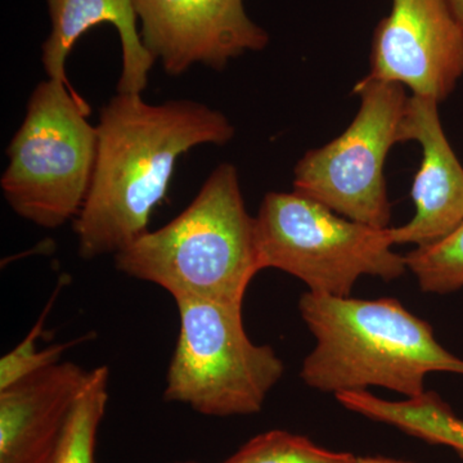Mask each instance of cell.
<instances>
[{
	"label": "cell",
	"instance_id": "obj_1",
	"mask_svg": "<svg viewBox=\"0 0 463 463\" xmlns=\"http://www.w3.org/2000/svg\"><path fill=\"white\" fill-rule=\"evenodd\" d=\"M96 128L93 181L72 222L85 260L115 257L149 231L182 155L199 146L227 145L236 134L223 112L203 103L152 105L142 94H116L100 109Z\"/></svg>",
	"mask_w": 463,
	"mask_h": 463
},
{
	"label": "cell",
	"instance_id": "obj_2",
	"mask_svg": "<svg viewBox=\"0 0 463 463\" xmlns=\"http://www.w3.org/2000/svg\"><path fill=\"white\" fill-rule=\"evenodd\" d=\"M298 309L316 339L300 371L309 388L336 395L380 386L416 398L426 392L429 373L463 374V359L444 349L431 326L395 298L307 291Z\"/></svg>",
	"mask_w": 463,
	"mask_h": 463
},
{
	"label": "cell",
	"instance_id": "obj_3",
	"mask_svg": "<svg viewBox=\"0 0 463 463\" xmlns=\"http://www.w3.org/2000/svg\"><path fill=\"white\" fill-rule=\"evenodd\" d=\"M115 265L118 272L165 289L175 301L243 306L260 267L255 218L246 209L237 167L219 164L181 214L116 254Z\"/></svg>",
	"mask_w": 463,
	"mask_h": 463
},
{
	"label": "cell",
	"instance_id": "obj_4",
	"mask_svg": "<svg viewBox=\"0 0 463 463\" xmlns=\"http://www.w3.org/2000/svg\"><path fill=\"white\" fill-rule=\"evenodd\" d=\"M90 108L71 85H36L23 124L7 148L0 188L9 207L30 223L57 230L80 213L97 158Z\"/></svg>",
	"mask_w": 463,
	"mask_h": 463
},
{
	"label": "cell",
	"instance_id": "obj_5",
	"mask_svg": "<svg viewBox=\"0 0 463 463\" xmlns=\"http://www.w3.org/2000/svg\"><path fill=\"white\" fill-rule=\"evenodd\" d=\"M254 218L260 270L291 274L307 291L349 297L362 276L392 281L407 270L390 227L350 221L298 192L265 194Z\"/></svg>",
	"mask_w": 463,
	"mask_h": 463
},
{
	"label": "cell",
	"instance_id": "obj_6",
	"mask_svg": "<svg viewBox=\"0 0 463 463\" xmlns=\"http://www.w3.org/2000/svg\"><path fill=\"white\" fill-rule=\"evenodd\" d=\"M179 336L164 398L212 417L259 413L285 373L273 347L252 343L240 304L176 300Z\"/></svg>",
	"mask_w": 463,
	"mask_h": 463
},
{
	"label": "cell",
	"instance_id": "obj_7",
	"mask_svg": "<svg viewBox=\"0 0 463 463\" xmlns=\"http://www.w3.org/2000/svg\"><path fill=\"white\" fill-rule=\"evenodd\" d=\"M361 99L349 127L334 141L310 149L294 169V191L350 221L386 230L392 205L385 166L402 143L408 94L403 85L367 75L355 84Z\"/></svg>",
	"mask_w": 463,
	"mask_h": 463
},
{
	"label": "cell",
	"instance_id": "obj_8",
	"mask_svg": "<svg viewBox=\"0 0 463 463\" xmlns=\"http://www.w3.org/2000/svg\"><path fill=\"white\" fill-rule=\"evenodd\" d=\"M368 75L443 102L463 76V29L447 0H392L374 29Z\"/></svg>",
	"mask_w": 463,
	"mask_h": 463
},
{
	"label": "cell",
	"instance_id": "obj_9",
	"mask_svg": "<svg viewBox=\"0 0 463 463\" xmlns=\"http://www.w3.org/2000/svg\"><path fill=\"white\" fill-rule=\"evenodd\" d=\"M134 5L143 44L167 75H183L194 65L223 71L230 61L269 43L243 0H134Z\"/></svg>",
	"mask_w": 463,
	"mask_h": 463
},
{
	"label": "cell",
	"instance_id": "obj_10",
	"mask_svg": "<svg viewBox=\"0 0 463 463\" xmlns=\"http://www.w3.org/2000/svg\"><path fill=\"white\" fill-rule=\"evenodd\" d=\"M401 141L419 143L422 160L411 194L416 213L407 224L390 227V237L394 245L425 248L446 239L462 223L463 165L448 141L437 100L408 97Z\"/></svg>",
	"mask_w": 463,
	"mask_h": 463
},
{
	"label": "cell",
	"instance_id": "obj_11",
	"mask_svg": "<svg viewBox=\"0 0 463 463\" xmlns=\"http://www.w3.org/2000/svg\"><path fill=\"white\" fill-rule=\"evenodd\" d=\"M90 371L62 361L0 390V463H52Z\"/></svg>",
	"mask_w": 463,
	"mask_h": 463
},
{
	"label": "cell",
	"instance_id": "obj_12",
	"mask_svg": "<svg viewBox=\"0 0 463 463\" xmlns=\"http://www.w3.org/2000/svg\"><path fill=\"white\" fill-rule=\"evenodd\" d=\"M52 32L43 44V66L48 79L69 84L66 62L76 42L100 24L118 30L123 52V69L118 93L142 94L148 85L154 56L142 42L137 27L134 0H47Z\"/></svg>",
	"mask_w": 463,
	"mask_h": 463
},
{
	"label": "cell",
	"instance_id": "obj_13",
	"mask_svg": "<svg viewBox=\"0 0 463 463\" xmlns=\"http://www.w3.org/2000/svg\"><path fill=\"white\" fill-rule=\"evenodd\" d=\"M336 399L352 412L395 426L428 443L452 448L463 457V421L435 392H425L420 397L392 402L364 390L340 392Z\"/></svg>",
	"mask_w": 463,
	"mask_h": 463
},
{
	"label": "cell",
	"instance_id": "obj_14",
	"mask_svg": "<svg viewBox=\"0 0 463 463\" xmlns=\"http://www.w3.org/2000/svg\"><path fill=\"white\" fill-rule=\"evenodd\" d=\"M109 370H90L62 432L52 463H97V439L109 404Z\"/></svg>",
	"mask_w": 463,
	"mask_h": 463
},
{
	"label": "cell",
	"instance_id": "obj_15",
	"mask_svg": "<svg viewBox=\"0 0 463 463\" xmlns=\"http://www.w3.org/2000/svg\"><path fill=\"white\" fill-rule=\"evenodd\" d=\"M352 453L334 452L301 435L270 430L250 439L223 463H355Z\"/></svg>",
	"mask_w": 463,
	"mask_h": 463
},
{
	"label": "cell",
	"instance_id": "obj_16",
	"mask_svg": "<svg viewBox=\"0 0 463 463\" xmlns=\"http://www.w3.org/2000/svg\"><path fill=\"white\" fill-rule=\"evenodd\" d=\"M407 269L420 288L431 294H449L463 288V221L446 239L416 248L404 257Z\"/></svg>",
	"mask_w": 463,
	"mask_h": 463
},
{
	"label": "cell",
	"instance_id": "obj_17",
	"mask_svg": "<svg viewBox=\"0 0 463 463\" xmlns=\"http://www.w3.org/2000/svg\"><path fill=\"white\" fill-rule=\"evenodd\" d=\"M60 292L61 288L54 289L47 307L43 310L38 322L29 335L14 349L0 359V390L7 389L30 374L60 364L66 350L79 343V340H72L70 343L54 344L45 349H38L36 346L44 328V323L50 316L51 307H53Z\"/></svg>",
	"mask_w": 463,
	"mask_h": 463
},
{
	"label": "cell",
	"instance_id": "obj_18",
	"mask_svg": "<svg viewBox=\"0 0 463 463\" xmlns=\"http://www.w3.org/2000/svg\"><path fill=\"white\" fill-rule=\"evenodd\" d=\"M356 463H412L383 456L356 457Z\"/></svg>",
	"mask_w": 463,
	"mask_h": 463
},
{
	"label": "cell",
	"instance_id": "obj_19",
	"mask_svg": "<svg viewBox=\"0 0 463 463\" xmlns=\"http://www.w3.org/2000/svg\"><path fill=\"white\" fill-rule=\"evenodd\" d=\"M447 2L463 29V0H447Z\"/></svg>",
	"mask_w": 463,
	"mask_h": 463
},
{
	"label": "cell",
	"instance_id": "obj_20",
	"mask_svg": "<svg viewBox=\"0 0 463 463\" xmlns=\"http://www.w3.org/2000/svg\"><path fill=\"white\" fill-rule=\"evenodd\" d=\"M173 463H196L194 461H182V462H173Z\"/></svg>",
	"mask_w": 463,
	"mask_h": 463
},
{
	"label": "cell",
	"instance_id": "obj_21",
	"mask_svg": "<svg viewBox=\"0 0 463 463\" xmlns=\"http://www.w3.org/2000/svg\"><path fill=\"white\" fill-rule=\"evenodd\" d=\"M356 463V462H355Z\"/></svg>",
	"mask_w": 463,
	"mask_h": 463
}]
</instances>
